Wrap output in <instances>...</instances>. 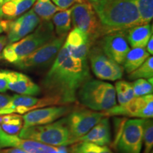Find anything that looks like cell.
Segmentation results:
<instances>
[{"label": "cell", "instance_id": "6da1fadb", "mask_svg": "<svg viewBox=\"0 0 153 153\" xmlns=\"http://www.w3.org/2000/svg\"><path fill=\"white\" fill-rule=\"evenodd\" d=\"M89 78L87 60L72 57L64 43L41 85L47 97L55 99L60 105H65L76 100V92Z\"/></svg>", "mask_w": 153, "mask_h": 153}, {"label": "cell", "instance_id": "7a4b0ae2", "mask_svg": "<svg viewBox=\"0 0 153 153\" xmlns=\"http://www.w3.org/2000/svg\"><path fill=\"white\" fill-rule=\"evenodd\" d=\"M106 33L127 31L142 25L135 0H98L91 2Z\"/></svg>", "mask_w": 153, "mask_h": 153}, {"label": "cell", "instance_id": "3957f363", "mask_svg": "<svg viewBox=\"0 0 153 153\" xmlns=\"http://www.w3.org/2000/svg\"><path fill=\"white\" fill-rule=\"evenodd\" d=\"M55 37L51 21H43L30 33L15 43L8 44L3 50L1 58L16 64Z\"/></svg>", "mask_w": 153, "mask_h": 153}, {"label": "cell", "instance_id": "277c9868", "mask_svg": "<svg viewBox=\"0 0 153 153\" xmlns=\"http://www.w3.org/2000/svg\"><path fill=\"white\" fill-rule=\"evenodd\" d=\"M82 104L95 111H104L117 104L114 86L98 79H89L78 91Z\"/></svg>", "mask_w": 153, "mask_h": 153}, {"label": "cell", "instance_id": "5b68a950", "mask_svg": "<svg viewBox=\"0 0 153 153\" xmlns=\"http://www.w3.org/2000/svg\"><path fill=\"white\" fill-rule=\"evenodd\" d=\"M18 136L52 146H67L74 144L70 132L62 118L45 125L22 128Z\"/></svg>", "mask_w": 153, "mask_h": 153}, {"label": "cell", "instance_id": "8992f818", "mask_svg": "<svg viewBox=\"0 0 153 153\" xmlns=\"http://www.w3.org/2000/svg\"><path fill=\"white\" fill-rule=\"evenodd\" d=\"M71 19L74 27L83 31L93 44L96 40L104 36L100 21L88 0H81L72 6Z\"/></svg>", "mask_w": 153, "mask_h": 153}, {"label": "cell", "instance_id": "52a82bcc", "mask_svg": "<svg viewBox=\"0 0 153 153\" xmlns=\"http://www.w3.org/2000/svg\"><path fill=\"white\" fill-rule=\"evenodd\" d=\"M104 117L101 112L80 109L70 112V114L63 118L62 120L68 127L74 144Z\"/></svg>", "mask_w": 153, "mask_h": 153}, {"label": "cell", "instance_id": "ba28073f", "mask_svg": "<svg viewBox=\"0 0 153 153\" xmlns=\"http://www.w3.org/2000/svg\"><path fill=\"white\" fill-rule=\"evenodd\" d=\"M103 116L108 117L113 116H122L135 118H152L153 96L148 94L135 97L125 105H115L109 109L101 111Z\"/></svg>", "mask_w": 153, "mask_h": 153}, {"label": "cell", "instance_id": "9c48e42d", "mask_svg": "<svg viewBox=\"0 0 153 153\" xmlns=\"http://www.w3.org/2000/svg\"><path fill=\"white\" fill-rule=\"evenodd\" d=\"M144 119H129L124 124L116 145L120 153H140L143 144Z\"/></svg>", "mask_w": 153, "mask_h": 153}, {"label": "cell", "instance_id": "30bf717a", "mask_svg": "<svg viewBox=\"0 0 153 153\" xmlns=\"http://www.w3.org/2000/svg\"><path fill=\"white\" fill-rule=\"evenodd\" d=\"M66 36H55L51 41L15 65L22 69L40 68L48 65L56 57L65 43Z\"/></svg>", "mask_w": 153, "mask_h": 153}, {"label": "cell", "instance_id": "8fae6325", "mask_svg": "<svg viewBox=\"0 0 153 153\" xmlns=\"http://www.w3.org/2000/svg\"><path fill=\"white\" fill-rule=\"evenodd\" d=\"M91 70L94 75L102 80L116 81L123 74V68L103 53L102 50L94 48L89 53Z\"/></svg>", "mask_w": 153, "mask_h": 153}, {"label": "cell", "instance_id": "7c38bea8", "mask_svg": "<svg viewBox=\"0 0 153 153\" xmlns=\"http://www.w3.org/2000/svg\"><path fill=\"white\" fill-rule=\"evenodd\" d=\"M16 148L28 153H70L65 146H52L24 139L16 135H9L0 130V148Z\"/></svg>", "mask_w": 153, "mask_h": 153}, {"label": "cell", "instance_id": "4fadbf2b", "mask_svg": "<svg viewBox=\"0 0 153 153\" xmlns=\"http://www.w3.org/2000/svg\"><path fill=\"white\" fill-rule=\"evenodd\" d=\"M60 105L56 99L47 97L41 99L32 96L15 94L11 97L10 102L2 110L0 111V116L11 114H24L36 108L45 106Z\"/></svg>", "mask_w": 153, "mask_h": 153}, {"label": "cell", "instance_id": "5bb4252c", "mask_svg": "<svg viewBox=\"0 0 153 153\" xmlns=\"http://www.w3.org/2000/svg\"><path fill=\"white\" fill-rule=\"evenodd\" d=\"M41 22L33 9L24 13L15 20H7L4 32L7 33L8 43L19 41L33 31Z\"/></svg>", "mask_w": 153, "mask_h": 153}, {"label": "cell", "instance_id": "9a60e30c", "mask_svg": "<svg viewBox=\"0 0 153 153\" xmlns=\"http://www.w3.org/2000/svg\"><path fill=\"white\" fill-rule=\"evenodd\" d=\"M126 33L118 31L106 33L101 41L103 53L120 65H123L126 55L131 50Z\"/></svg>", "mask_w": 153, "mask_h": 153}, {"label": "cell", "instance_id": "2e32d148", "mask_svg": "<svg viewBox=\"0 0 153 153\" xmlns=\"http://www.w3.org/2000/svg\"><path fill=\"white\" fill-rule=\"evenodd\" d=\"M71 108L65 106H45L27 112L22 116L23 128L45 125L55 122L70 112Z\"/></svg>", "mask_w": 153, "mask_h": 153}, {"label": "cell", "instance_id": "e0dca14e", "mask_svg": "<svg viewBox=\"0 0 153 153\" xmlns=\"http://www.w3.org/2000/svg\"><path fill=\"white\" fill-rule=\"evenodd\" d=\"M7 82V87L21 95L37 96L41 92V87L29 76L21 72L2 70Z\"/></svg>", "mask_w": 153, "mask_h": 153}, {"label": "cell", "instance_id": "ac0fdd59", "mask_svg": "<svg viewBox=\"0 0 153 153\" xmlns=\"http://www.w3.org/2000/svg\"><path fill=\"white\" fill-rule=\"evenodd\" d=\"M110 122L108 117L104 116L86 135L77 140L78 142H87L94 144L106 146L111 143Z\"/></svg>", "mask_w": 153, "mask_h": 153}, {"label": "cell", "instance_id": "d6986e66", "mask_svg": "<svg viewBox=\"0 0 153 153\" xmlns=\"http://www.w3.org/2000/svg\"><path fill=\"white\" fill-rule=\"evenodd\" d=\"M36 0H3L0 7V19L12 20L28 11Z\"/></svg>", "mask_w": 153, "mask_h": 153}, {"label": "cell", "instance_id": "ffe728a7", "mask_svg": "<svg viewBox=\"0 0 153 153\" xmlns=\"http://www.w3.org/2000/svg\"><path fill=\"white\" fill-rule=\"evenodd\" d=\"M128 44L132 48H145L152 36V28L150 24L135 26L126 31Z\"/></svg>", "mask_w": 153, "mask_h": 153}, {"label": "cell", "instance_id": "44dd1931", "mask_svg": "<svg viewBox=\"0 0 153 153\" xmlns=\"http://www.w3.org/2000/svg\"><path fill=\"white\" fill-rule=\"evenodd\" d=\"M150 56V55L145 48H132L126 55L123 65V69L128 74H130L138 68Z\"/></svg>", "mask_w": 153, "mask_h": 153}, {"label": "cell", "instance_id": "7402d4cb", "mask_svg": "<svg viewBox=\"0 0 153 153\" xmlns=\"http://www.w3.org/2000/svg\"><path fill=\"white\" fill-rule=\"evenodd\" d=\"M71 9L61 10L53 16V24L55 26L57 36H64L71 29Z\"/></svg>", "mask_w": 153, "mask_h": 153}, {"label": "cell", "instance_id": "603a6c76", "mask_svg": "<svg viewBox=\"0 0 153 153\" xmlns=\"http://www.w3.org/2000/svg\"><path fill=\"white\" fill-rule=\"evenodd\" d=\"M23 128L22 116L11 114L1 116V129L9 135H16Z\"/></svg>", "mask_w": 153, "mask_h": 153}, {"label": "cell", "instance_id": "cb8c5ba5", "mask_svg": "<svg viewBox=\"0 0 153 153\" xmlns=\"http://www.w3.org/2000/svg\"><path fill=\"white\" fill-rule=\"evenodd\" d=\"M32 9L43 21H51L55 14L62 10L56 7L51 0H37Z\"/></svg>", "mask_w": 153, "mask_h": 153}, {"label": "cell", "instance_id": "d4e9b609", "mask_svg": "<svg viewBox=\"0 0 153 153\" xmlns=\"http://www.w3.org/2000/svg\"><path fill=\"white\" fill-rule=\"evenodd\" d=\"M115 90L119 105H125L135 98L132 83L120 80L116 83Z\"/></svg>", "mask_w": 153, "mask_h": 153}, {"label": "cell", "instance_id": "484cf974", "mask_svg": "<svg viewBox=\"0 0 153 153\" xmlns=\"http://www.w3.org/2000/svg\"><path fill=\"white\" fill-rule=\"evenodd\" d=\"M70 153H114L107 146H101L87 142L74 143L70 149Z\"/></svg>", "mask_w": 153, "mask_h": 153}, {"label": "cell", "instance_id": "4316f807", "mask_svg": "<svg viewBox=\"0 0 153 153\" xmlns=\"http://www.w3.org/2000/svg\"><path fill=\"white\" fill-rule=\"evenodd\" d=\"M153 76V57L150 56L144 62L131 72L128 75L130 79L135 80L137 79H150Z\"/></svg>", "mask_w": 153, "mask_h": 153}, {"label": "cell", "instance_id": "83f0119b", "mask_svg": "<svg viewBox=\"0 0 153 153\" xmlns=\"http://www.w3.org/2000/svg\"><path fill=\"white\" fill-rule=\"evenodd\" d=\"M142 25L150 24L153 18V0H135Z\"/></svg>", "mask_w": 153, "mask_h": 153}, {"label": "cell", "instance_id": "f1b7e54d", "mask_svg": "<svg viewBox=\"0 0 153 153\" xmlns=\"http://www.w3.org/2000/svg\"><path fill=\"white\" fill-rule=\"evenodd\" d=\"M89 42L91 43L89 41L88 36L83 31H82L79 28H74L73 30H72L70 32L66 38V41L65 42V44L67 46L78 48L84 45V44L89 43Z\"/></svg>", "mask_w": 153, "mask_h": 153}, {"label": "cell", "instance_id": "f546056e", "mask_svg": "<svg viewBox=\"0 0 153 153\" xmlns=\"http://www.w3.org/2000/svg\"><path fill=\"white\" fill-rule=\"evenodd\" d=\"M143 153H150L153 147V123L150 118H145L143 123Z\"/></svg>", "mask_w": 153, "mask_h": 153}, {"label": "cell", "instance_id": "4dcf8cb0", "mask_svg": "<svg viewBox=\"0 0 153 153\" xmlns=\"http://www.w3.org/2000/svg\"><path fill=\"white\" fill-rule=\"evenodd\" d=\"M135 97L152 94L153 91L152 84L145 79H137L132 83Z\"/></svg>", "mask_w": 153, "mask_h": 153}, {"label": "cell", "instance_id": "1f68e13d", "mask_svg": "<svg viewBox=\"0 0 153 153\" xmlns=\"http://www.w3.org/2000/svg\"><path fill=\"white\" fill-rule=\"evenodd\" d=\"M92 45V43L89 42V43L84 44L78 48H72L65 45L70 54L74 58L79 59L81 60H87V56L89 55V51H90Z\"/></svg>", "mask_w": 153, "mask_h": 153}, {"label": "cell", "instance_id": "d6a6232c", "mask_svg": "<svg viewBox=\"0 0 153 153\" xmlns=\"http://www.w3.org/2000/svg\"><path fill=\"white\" fill-rule=\"evenodd\" d=\"M51 1L58 8L61 9L62 10H65L72 7L75 4L79 2L81 0H51Z\"/></svg>", "mask_w": 153, "mask_h": 153}, {"label": "cell", "instance_id": "836d02e7", "mask_svg": "<svg viewBox=\"0 0 153 153\" xmlns=\"http://www.w3.org/2000/svg\"><path fill=\"white\" fill-rule=\"evenodd\" d=\"M11 97L9 95L0 94V111L4 109L10 102Z\"/></svg>", "mask_w": 153, "mask_h": 153}, {"label": "cell", "instance_id": "e575fe53", "mask_svg": "<svg viewBox=\"0 0 153 153\" xmlns=\"http://www.w3.org/2000/svg\"><path fill=\"white\" fill-rule=\"evenodd\" d=\"M7 89L8 87H7V79L2 70H1L0 71V92H5Z\"/></svg>", "mask_w": 153, "mask_h": 153}, {"label": "cell", "instance_id": "d590c367", "mask_svg": "<svg viewBox=\"0 0 153 153\" xmlns=\"http://www.w3.org/2000/svg\"><path fill=\"white\" fill-rule=\"evenodd\" d=\"M8 43L7 36H0V58H1V53L2 52L4 48Z\"/></svg>", "mask_w": 153, "mask_h": 153}, {"label": "cell", "instance_id": "8d00e7d4", "mask_svg": "<svg viewBox=\"0 0 153 153\" xmlns=\"http://www.w3.org/2000/svg\"><path fill=\"white\" fill-rule=\"evenodd\" d=\"M1 153H28L25 152L24 150H22V149L16 148H9L5 150H3L1 151Z\"/></svg>", "mask_w": 153, "mask_h": 153}, {"label": "cell", "instance_id": "74e56055", "mask_svg": "<svg viewBox=\"0 0 153 153\" xmlns=\"http://www.w3.org/2000/svg\"><path fill=\"white\" fill-rule=\"evenodd\" d=\"M147 52H148L150 55L153 54V38L152 36L149 40L148 44H147Z\"/></svg>", "mask_w": 153, "mask_h": 153}, {"label": "cell", "instance_id": "f35d334b", "mask_svg": "<svg viewBox=\"0 0 153 153\" xmlns=\"http://www.w3.org/2000/svg\"><path fill=\"white\" fill-rule=\"evenodd\" d=\"M6 24H7V20H4V19H0V33L5 31Z\"/></svg>", "mask_w": 153, "mask_h": 153}, {"label": "cell", "instance_id": "ab89813d", "mask_svg": "<svg viewBox=\"0 0 153 153\" xmlns=\"http://www.w3.org/2000/svg\"><path fill=\"white\" fill-rule=\"evenodd\" d=\"M88 1H89L90 2H95V1H98V0H88Z\"/></svg>", "mask_w": 153, "mask_h": 153}, {"label": "cell", "instance_id": "60d3db41", "mask_svg": "<svg viewBox=\"0 0 153 153\" xmlns=\"http://www.w3.org/2000/svg\"><path fill=\"white\" fill-rule=\"evenodd\" d=\"M3 3V0H0V7H1V4H2Z\"/></svg>", "mask_w": 153, "mask_h": 153}, {"label": "cell", "instance_id": "b9f144b4", "mask_svg": "<svg viewBox=\"0 0 153 153\" xmlns=\"http://www.w3.org/2000/svg\"><path fill=\"white\" fill-rule=\"evenodd\" d=\"M0 130H1V116H0Z\"/></svg>", "mask_w": 153, "mask_h": 153}, {"label": "cell", "instance_id": "7bdbcfd3", "mask_svg": "<svg viewBox=\"0 0 153 153\" xmlns=\"http://www.w3.org/2000/svg\"><path fill=\"white\" fill-rule=\"evenodd\" d=\"M150 153H152V152H150Z\"/></svg>", "mask_w": 153, "mask_h": 153}, {"label": "cell", "instance_id": "ee69618b", "mask_svg": "<svg viewBox=\"0 0 153 153\" xmlns=\"http://www.w3.org/2000/svg\"><path fill=\"white\" fill-rule=\"evenodd\" d=\"M0 59H1V58H0Z\"/></svg>", "mask_w": 153, "mask_h": 153}]
</instances>
